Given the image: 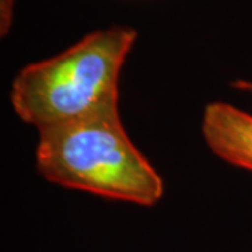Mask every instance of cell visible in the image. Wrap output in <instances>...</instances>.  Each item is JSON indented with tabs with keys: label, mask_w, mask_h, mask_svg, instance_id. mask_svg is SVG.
Returning <instances> with one entry per match:
<instances>
[{
	"label": "cell",
	"mask_w": 252,
	"mask_h": 252,
	"mask_svg": "<svg viewBox=\"0 0 252 252\" xmlns=\"http://www.w3.org/2000/svg\"><path fill=\"white\" fill-rule=\"evenodd\" d=\"M137 32L126 26L94 31L62 54L21 69L10 102L36 130L119 108V79Z\"/></svg>",
	"instance_id": "6da1fadb"
},
{
	"label": "cell",
	"mask_w": 252,
	"mask_h": 252,
	"mask_svg": "<svg viewBox=\"0 0 252 252\" xmlns=\"http://www.w3.org/2000/svg\"><path fill=\"white\" fill-rule=\"evenodd\" d=\"M240 89H247V90H252V83L250 81H240L238 84H237Z\"/></svg>",
	"instance_id": "5b68a950"
},
{
	"label": "cell",
	"mask_w": 252,
	"mask_h": 252,
	"mask_svg": "<svg viewBox=\"0 0 252 252\" xmlns=\"http://www.w3.org/2000/svg\"><path fill=\"white\" fill-rule=\"evenodd\" d=\"M14 13V0H0V34L7 35L10 27L13 24Z\"/></svg>",
	"instance_id": "277c9868"
},
{
	"label": "cell",
	"mask_w": 252,
	"mask_h": 252,
	"mask_svg": "<svg viewBox=\"0 0 252 252\" xmlns=\"http://www.w3.org/2000/svg\"><path fill=\"white\" fill-rule=\"evenodd\" d=\"M38 135L36 168L49 182L140 206L161 200L164 181L126 133L119 108Z\"/></svg>",
	"instance_id": "7a4b0ae2"
},
{
	"label": "cell",
	"mask_w": 252,
	"mask_h": 252,
	"mask_svg": "<svg viewBox=\"0 0 252 252\" xmlns=\"http://www.w3.org/2000/svg\"><path fill=\"white\" fill-rule=\"evenodd\" d=\"M202 133L207 147L228 164L252 171V115L227 102L205 109Z\"/></svg>",
	"instance_id": "3957f363"
}]
</instances>
